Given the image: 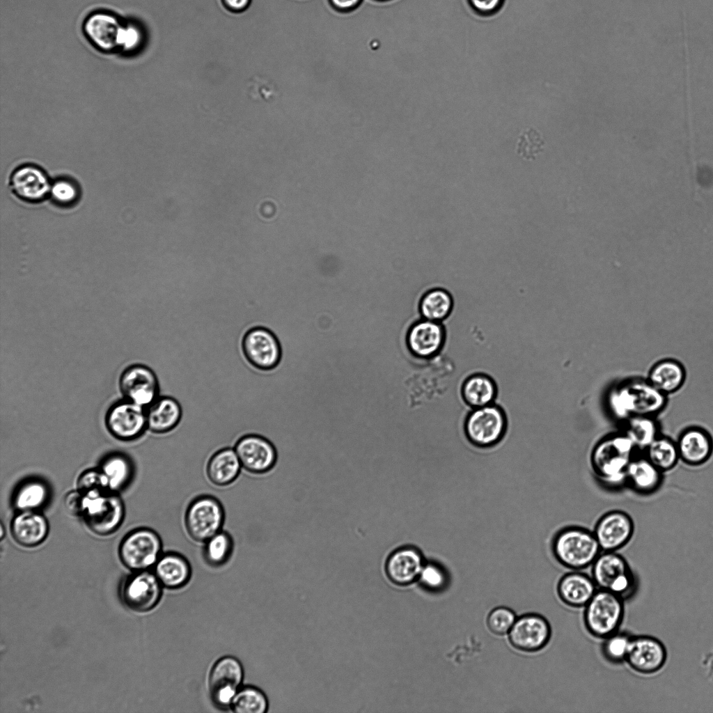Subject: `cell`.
I'll list each match as a JSON object with an SVG mask.
<instances>
[{
  "instance_id": "15",
  "label": "cell",
  "mask_w": 713,
  "mask_h": 713,
  "mask_svg": "<svg viewBox=\"0 0 713 713\" xmlns=\"http://www.w3.org/2000/svg\"><path fill=\"white\" fill-rule=\"evenodd\" d=\"M120 389L125 399L145 408L160 395V384L155 371L143 364L127 367L119 379Z\"/></svg>"
},
{
  "instance_id": "13",
  "label": "cell",
  "mask_w": 713,
  "mask_h": 713,
  "mask_svg": "<svg viewBox=\"0 0 713 713\" xmlns=\"http://www.w3.org/2000/svg\"><path fill=\"white\" fill-rule=\"evenodd\" d=\"M126 24L113 13L98 10L88 15L83 31L90 43L102 52L121 50Z\"/></svg>"
},
{
  "instance_id": "37",
  "label": "cell",
  "mask_w": 713,
  "mask_h": 713,
  "mask_svg": "<svg viewBox=\"0 0 713 713\" xmlns=\"http://www.w3.org/2000/svg\"><path fill=\"white\" fill-rule=\"evenodd\" d=\"M203 556L207 564L218 567L230 558L234 547L231 535L223 529L204 542Z\"/></svg>"
},
{
  "instance_id": "7",
  "label": "cell",
  "mask_w": 713,
  "mask_h": 713,
  "mask_svg": "<svg viewBox=\"0 0 713 713\" xmlns=\"http://www.w3.org/2000/svg\"><path fill=\"white\" fill-rule=\"evenodd\" d=\"M225 510L221 501L214 496L202 494L194 498L187 507L184 524L189 537L203 543L221 531Z\"/></svg>"
},
{
  "instance_id": "21",
  "label": "cell",
  "mask_w": 713,
  "mask_h": 713,
  "mask_svg": "<svg viewBox=\"0 0 713 713\" xmlns=\"http://www.w3.org/2000/svg\"><path fill=\"white\" fill-rule=\"evenodd\" d=\"M680 459L689 466L706 463L713 454V438L705 429L693 426L684 429L677 441Z\"/></svg>"
},
{
  "instance_id": "49",
  "label": "cell",
  "mask_w": 713,
  "mask_h": 713,
  "mask_svg": "<svg viewBox=\"0 0 713 713\" xmlns=\"http://www.w3.org/2000/svg\"><path fill=\"white\" fill-rule=\"evenodd\" d=\"M3 530H4V528L3 527V525L1 524V539L3 538Z\"/></svg>"
},
{
  "instance_id": "41",
  "label": "cell",
  "mask_w": 713,
  "mask_h": 713,
  "mask_svg": "<svg viewBox=\"0 0 713 713\" xmlns=\"http://www.w3.org/2000/svg\"><path fill=\"white\" fill-rule=\"evenodd\" d=\"M77 487L81 492L109 490L107 478L100 468L84 471L77 479Z\"/></svg>"
},
{
  "instance_id": "43",
  "label": "cell",
  "mask_w": 713,
  "mask_h": 713,
  "mask_svg": "<svg viewBox=\"0 0 713 713\" xmlns=\"http://www.w3.org/2000/svg\"><path fill=\"white\" fill-rule=\"evenodd\" d=\"M50 193L54 200L60 204H70L77 197V190L75 186L65 180L54 182L51 186Z\"/></svg>"
},
{
  "instance_id": "40",
  "label": "cell",
  "mask_w": 713,
  "mask_h": 713,
  "mask_svg": "<svg viewBox=\"0 0 713 713\" xmlns=\"http://www.w3.org/2000/svg\"><path fill=\"white\" fill-rule=\"evenodd\" d=\"M517 616L512 609L506 606L493 609L487 618V625L493 634L498 636L508 634L512 627Z\"/></svg>"
},
{
  "instance_id": "22",
  "label": "cell",
  "mask_w": 713,
  "mask_h": 713,
  "mask_svg": "<svg viewBox=\"0 0 713 713\" xmlns=\"http://www.w3.org/2000/svg\"><path fill=\"white\" fill-rule=\"evenodd\" d=\"M10 531L14 540L21 546L33 547L47 538L49 524L39 511H19L11 522Z\"/></svg>"
},
{
  "instance_id": "6",
  "label": "cell",
  "mask_w": 713,
  "mask_h": 713,
  "mask_svg": "<svg viewBox=\"0 0 713 713\" xmlns=\"http://www.w3.org/2000/svg\"><path fill=\"white\" fill-rule=\"evenodd\" d=\"M591 567L598 589L611 591L625 600L636 592V577L627 560L617 551H602Z\"/></svg>"
},
{
  "instance_id": "30",
  "label": "cell",
  "mask_w": 713,
  "mask_h": 713,
  "mask_svg": "<svg viewBox=\"0 0 713 713\" xmlns=\"http://www.w3.org/2000/svg\"><path fill=\"white\" fill-rule=\"evenodd\" d=\"M687 373L677 360L665 359L657 362L650 370L647 379L658 390L668 395L684 385Z\"/></svg>"
},
{
  "instance_id": "46",
  "label": "cell",
  "mask_w": 713,
  "mask_h": 713,
  "mask_svg": "<svg viewBox=\"0 0 713 713\" xmlns=\"http://www.w3.org/2000/svg\"><path fill=\"white\" fill-rule=\"evenodd\" d=\"M471 6L482 15L495 13L501 6L503 0H469Z\"/></svg>"
},
{
  "instance_id": "3",
  "label": "cell",
  "mask_w": 713,
  "mask_h": 713,
  "mask_svg": "<svg viewBox=\"0 0 713 713\" xmlns=\"http://www.w3.org/2000/svg\"><path fill=\"white\" fill-rule=\"evenodd\" d=\"M552 551L556 561L572 570L591 566L602 552L593 531L579 525L561 529L554 538Z\"/></svg>"
},
{
  "instance_id": "32",
  "label": "cell",
  "mask_w": 713,
  "mask_h": 713,
  "mask_svg": "<svg viewBox=\"0 0 713 713\" xmlns=\"http://www.w3.org/2000/svg\"><path fill=\"white\" fill-rule=\"evenodd\" d=\"M453 306L450 292L445 288L434 287L423 292L418 310L423 319L441 322L450 315Z\"/></svg>"
},
{
  "instance_id": "23",
  "label": "cell",
  "mask_w": 713,
  "mask_h": 713,
  "mask_svg": "<svg viewBox=\"0 0 713 713\" xmlns=\"http://www.w3.org/2000/svg\"><path fill=\"white\" fill-rule=\"evenodd\" d=\"M147 429L155 434H166L175 429L182 421L183 411L173 397L160 395L146 408Z\"/></svg>"
},
{
  "instance_id": "11",
  "label": "cell",
  "mask_w": 713,
  "mask_h": 713,
  "mask_svg": "<svg viewBox=\"0 0 713 713\" xmlns=\"http://www.w3.org/2000/svg\"><path fill=\"white\" fill-rule=\"evenodd\" d=\"M243 679V667L237 658L225 656L219 659L211 668L208 680L213 703L220 708L229 709Z\"/></svg>"
},
{
  "instance_id": "17",
  "label": "cell",
  "mask_w": 713,
  "mask_h": 713,
  "mask_svg": "<svg viewBox=\"0 0 713 713\" xmlns=\"http://www.w3.org/2000/svg\"><path fill=\"white\" fill-rule=\"evenodd\" d=\"M551 634V626L544 617L538 613H526L517 618L508 636L515 649L533 652L546 646Z\"/></svg>"
},
{
  "instance_id": "29",
  "label": "cell",
  "mask_w": 713,
  "mask_h": 713,
  "mask_svg": "<svg viewBox=\"0 0 713 713\" xmlns=\"http://www.w3.org/2000/svg\"><path fill=\"white\" fill-rule=\"evenodd\" d=\"M461 395L469 409L495 403L498 390L495 381L488 375L476 373L464 379L461 386Z\"/></svg>"
},
{
  "instance_id": "25",
  "label": "cell",
  "mask_w": 713,
  "mask_h": 713,
  "mask_svg": "<svg viewBox=\"0 0 713 713\" xmlns=\"http://www.w3.org/2000/svg\"><path fill=\"white\" fill-rule=\"evenodd\" d=\"M664 472L644 455L636 454L626 471V485L642 495L653 494L661 487Z\"/></svg>"
},
{
  "instance_id": "2",
  "label": "cell",
  "mask_w": 713,
  "mask_h": 713,
  "mask_svg": "<svg viewBox=\"0 0 713 713\" xmlns=\"http://www.w3.org/2000/svg\"><path fill=\"white\" fill-rule=\"evenodd\" d=\"M667 404V395L647 379H627L610 389L606 405L610 415L624 423L636 415L656 416Z\"/></svg>"
},
{
  "instance_id": "10",
  "label": "cell",
  "mask_w": 713,
  "mask_h": 713,
  "mask_svg": "<svg viewBox=\"0 0 713 713\" xmlns=\"http://www.w3.org/2000/svg\"><path fill=\"white\" fill-rule=\"evenodd\" d=\"M241 347L247 361L254 368L269 370L279 364L282 356L280 341L264 326H253L244 334Z\"/></svg>"
},
{
  "instance_id": "36",
  "label": "cell",
  "mask_w": 713,
  "mask_h": 713,
  "mask_svg": "<svg viewBox=\"0 0 713 713\" xmlns=\"http://www.w3.org/2000/svg\"><path fill=\"white\" fill-rule=\"evenodd\" d=\"M100 469L107 478L109 490L113 492L122 489L128 483L132 474L130 461L120 453L105 457Z\"/></svg>"
},
{
  "instance_id": "50",
  "label": "cell",
  "mask_w": 713,
  "mask_h": 713,
  "mask_svg": "<svg viewBox=\"0 0 713 713\" xmlns=\"http://www.w3.org/2000/svg\"><path fill=\"white\" fill-rule=\"evenodd\" d=\"M373 1H377V2H387V1H391V0H373Z\"/></svg>"
},
{
  "instance_id": "35",
  "label": "cell",
  "mask_w": 713,
  "mask_h": 713,
  "mask_svg": "<svg viewBox=\"0 0 713 713\" xmlns=\"http://www.w3.org/2000/svg\"><path fill=\"white\" fill-rule=\"evenodd\" d=\"M643 454L664 473L673 469L680 460L676 441L662 434L646 448Z\"/></svg>"
},
{
  "instance_id": "4",
  "label": "cell",
  "mask_w": 713,
  "mask_h": 713,
  "mask_svg": "<svg viewBox=\"0 0 713 713\" xmlns=\"http://www.w3.org/2000/svg\"><path fill=\"white\" fill-rule=\"evenodd\" d=\"M82 493L81 517L88 528L99 535H107L118 529L125 517V506L120 496L109 490Z\"/></svg>"
},
{
  "instance_id": "31",
  "label": "cell",
  "mask_w": 713,
  "mask_h": 713,
  "mask_svg": "<svg viewBox=\"0 0 713 713\" xmlns=\"http://www.w3.org/2000/svg\"><path fill=\"white\" fill-rule=\"evenodd\" d=\"M423 567L420 553L412 548L398 550L389 558L386 570L390 579L398 584H407L415 580Z\"/></svg>"
},
{
  "instance_id": "28",
  "label": "cell",
  "mask_w": 713,
  "mask_h": 713,
  "mask_svg": "<svg viewBox=\"0 0 713 713\" xmlns=\"http://www.w3.org/2000/svg\"><path fill=\"white\" fill-rule=\"evenodd\" d=\"M242 467L234 448L226 447L216 451L206 465L209 481L217 487L233 483L240 475Z\"/></svg>"
},
{
  "instance_id": "9",
  "label": "cell",
  "mask_w": 713,
  "mask_h": 713,
  "mask_svg": "<svg viewBox=\"0 0 713 713\" xmlns=\"http://www.w3.org/2000/svg\"><path fill=\"white\" fill-rule=\"evenodd\" d=\"M159 535L149 528H139L127 533L119 546L122 563L134 572L153 567L162 554Z\"/></svg>"
},
{
  "instance_id": "38",
  "label": "cell",
  "mask_w": 713,
  "mask_h": 713,
  "mask_svg": "<svg viewBox=\"0 0 713 713\" xmlns=\"http://www.w3.org/2000/svg\"><path fill=\"white\" fill-rule=\"evenodd\" d=\"M229 709L235 713H265L268 709V700L260 689L251 686L242 687Z\"/></svg>"
},
{
  "instance_id": "45",
  "label": "cell",
  "mask_w": 713,
  "mask_h": 713,
  "mask_svg": "<svg viewBox=\"0 0 713 713\" xmlns=\"http://www.w3.org/2000/svg\"><path fill=\"white\" fill-rule=\"evenodd\" d=\"M83 493L77 488L70 491L64 498L66 511L73 516H80L82 512Z\"/></svg>"
},
{
  "instance_id": "39",
  "label": "cell",
  "mask_w": 713,
  "mask_h": 713,
  "mask_svg": "<svg viewBox=\"0 0 713 713\" xmlns=\"http://www.w3.org/2000/svg\"><path fill=\"white\" fill-rule=\"evenodd\" d=\"M632 636L625 632H617L604 638L602 652L604 657L612 664L625 661Z\"/></svg>"
},
{
  "instance_id": "47",
  "label": "cell",
  "mask_w": 713,
  "mask_h": 713,
  "mask_svg": "<svg viewBox=\"0 0 713 713\" xmlns=\"http://www.w3.org/2000/svg\"><path fill=\"white\" fill-rule=\"evenodd\" d=\"M364 0H327L329 6L336 13L348 14L357 10Z\"/></svg>"
},
{
  "instance_id": "8",
  "label": "cell",
  "mask_w": 713,
  "mask_h": 713,
  "mask_svg": "<svg viewBox=\"0 0 713 713\" xmlns=\"http://www.w3.org/2000/svg\"><path fill=\"white\" fill-rule=\"evenodd\" d=\"M508 424L506 411L493 403L469 409L464 421V430L471 443L480 447H489L503 438Z\"/></svg>"
},
{
  "instance_id": "26",
  "label": "cell",
  "mask_w": 713,
  "mask_h": 713,
  "mask_svg": "<svg viewBox=\"0 0 713 713\" xmlns=\"http://www.w3.org/2000/svg\"><path fill=\"white\" fill-rule=\"evenodd\" d=\"M10 185L19 198L28 201H38L44 198L51 189L45 173L32 165L22 166L16 169L11 176Z\"/></svg>"
},
{
  "instance_id": "44",
  "label": "cell",
  "mask_w": 713,
  "mask_h": 713,
  "mask_svg": "<svg viewBox=\"0 0 713 713\" xmlns=\"http://www.w3.org/2000/svg\"><path fill=\"white\" fill-rule=\"evenodd\" d=\"M143 40V33L139 29L132 24H126L123 36L121 50L130 52L136 49Z\"/></svg>"
},
{
  "instance_id": "48",
  "label": "cell",
  "mask_w": 713,
  "mask_h": 713,
  "mask_svg": "<svg viewBox=\"0 0 713 713\" xmlns=\"http://www.w3.org/2000/svg\"><path fill=\"white\" fill-rule=\"evenodd\" d=\"M253 0H220L221 4L233 12H242L248 9Z\"/></svg>"
},
{
  "instance_id": "24",
  "label": "cell",
  "mask_w": 713,
  "mask_h": 713,
  "mask_svg": "<svg viewBox=\"0 0 713 713\" xmlns=\"http://www.w3.org/2000/svg\"><path fill=\"white\" fill-rule=\"evenodd\" d=\"M597 590L592 577L580 570H572L565 574L557 585L560 600L572 608L584 607Z\"/></svg>"
},
{
  "instance_id": "42",
  "label": "cell",
  "mask_w": 713,
  "mask_h": 713,
  "mask_svg": "<svg viewBox=\"0 0 713 713\" xmlns=\"http://www.w3.org/2000/svg\"><path fill=\"white\" fill-rule=\"evenodd\" d=\"M423 583L432 590H441L447 583V574L440 565L429 563L423 566L419 575Z\"/></svg>"
},
{
  "instance_id": "27",
  "label": "cell",
  "mask_w": 713,
  "mask_h": 713,
  "mask_svg": "<svg viewBox=\"0 0 713 713\" xmlns=\"http://www.w3.org/2000/svg\"><path fill=\"white\" fill-rule=\"evenodd\" d=\"M154 573L163 587L176 589L189 581L191 568L188 560L175 551L162 553L153 567Z\"/></svg>"
},
{
  "instance_id": "18",
  "label": "cell",
  "mask_w": 713,
  "mask_h": 713,
  "mask_svg": "<svg viewBox=\"0 0 713 713\" xmlns=\"http://www.w3.org/2000/svg\"><path fill=\"white\" fill-rule=\"evenodd\" d=\"M593 531L602 551H617L631 540L634 523L627 512L614 510L604 514Z\"/></svg>"
},
{
  "instance_id": "34",
  "label": "cell",
  "mask_w": 713,
  "mask_h": 713,
  "mask_svg": "<svg viewBox=\"0 0 713 713\" xmlns=\"http://www.w3.org/2000/svg\"><path fill=\"white\" fill-rule=\"evenodd\" d=\"M623 430L638 451L646 448L659 435L660 428L655 416L636 415L622 423Z\"/></svg>"
},
{
  "instance_id": "33",
  "label": "cell",
  "mask_w": 713,
  "mask_h": 713,
  "mask_svg": "<svg viewBox=\"0 0 713 713\" xmlns=\"http://www.w3.org/2000/svg\"><path fill=\"white\" fill-rule=\"evenodd\" d=\"M49 489L43 481L27 480L16 489L13 496L14 508L19 511H38L48 501Z\"/></svg>"
},
{
  "instance_id": "14",
  "label": "cell",
  "mask_w": 713,
  "mask_h": 713,
  "mask_svg": "<svg viewBox=\"0 0 713 713\" xmlns=\"http://www.w3.org/2000/svg\"><path fill=\"white\" fill-rule=\"evenodd\" d=\"M233 448L242 469L249 473L265 474L274 467L277 461L275 446L260 434H244L237 440Z\"/></svg>"
},
{
  "instance_id": "16",
  "label": "cell",
  "mask_w": 713,
  "mask_h": 713,
  "mask_svg": "<svg viewBox=\"0 0 713 713\" xmlns=\"http://www.w3.org/2000/svg\"><path fill=\"white\" fill-rule=\"evenodd\" d=\"M106 425L116 439H135L147 429L146 408L127 399L118 401L108 410Z\"/></svg>"
},
{
  "instance_id": "1",
  "label": "cell",
  "mask_w": 713,
  "mask_h": 713,
  "mask_svg": "<svg viewBox=\"0 0 713 713\" xmlns=\"http://www.w3.org/2000/svg\"><path fill=\"white\" fill-rule=\"evenodd\" d=\"M638 450L623 430L610 433L594 446L590 463L597 480L606 489L626 486V471Z\"/></svg>"
},
{
  "instance_id": "20",
  "label": "cell",
  "mask_w": 713,
  "mask_h": 713,
  "mask_svg": "<svg viewBox=\"0 0 713 713\" xmlns=\"http://www.w3.org/2000/svg\"><path fill=\"white\" fill-rule=\"evenodd\" d=\"M446 330L441 322L420 319L409 328L406 341L416 357L430 359L438 355L446 342Z\"/></svg>"
},
{
  "instance_id": "19",
  "label": "cell",
  "mask_w": 713,
  "mask_h": 713,
  "mask_svg": "<svg viewBox=\"0 0 713 713\" xmlns=\"http://www.w3.org/2000/svg\"><path fill=\"white\" fill-rule=\"evenodd\" d=\"M667 659V651L658 638L646 635L632 636L625 662L634 671L652 674L660 671Z\"/></svg>"
},
{
  "instance_id": "5",
  "label": "cell",
  "mask_w": 713,
  "mask_h": 713,
  "mask_svg": "<svg viewBox=\"0 0 713 713\" xmlns=\"http://www.w3.org/2000/svg\"><path fill=\"white\" fill-rule=\"evenodd\" d=\"M624 602L611 591L598 589L583 607V620L588 632L604 639L618 632L625 616Z\"/></svg>"
},
{
  "instance_id": "12",
  "label": "cell",
  "mask_w": 713,
  "mask_h": 713,
  "mask_svg": "<svg viewBox=\"0 0 713 713\" xmlns=\"http://www.w3.org/2000/svg\"><path fill=\"white\" fill-rule=\"evenodd\" d=\"M162 588L154 572L136 571L124 581L120 597L124 604L131 610L146 612L159 602Z\"/></svg>"
}]
</instances>
